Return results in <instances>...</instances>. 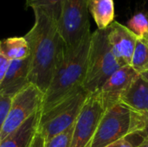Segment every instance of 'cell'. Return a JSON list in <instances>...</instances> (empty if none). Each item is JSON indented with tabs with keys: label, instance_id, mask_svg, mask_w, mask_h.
I'll return each instance as SVG.
<instances>
[{
	"label": "cell",
	"instance_id": "5",
	"mask_svg": "<svg viewBox=\"0 0 148 147\" xmlns=\"http://www.w3.org/2000/svg\"><path fill=\"white\" fill-rule=\"evenodd\" d=\"M88 0H62L58 28L66 47H72L90 34Z\"/></svg>",
	"mask_w": 148,
	"mask_h": 147
},
{
	"label": "cell",
	"instance_id": "26",
	"mask_svg": "<svg viewBox=\"0 0 148 147\" xmlns=\"http://www.w3.org/2000/svg\"><path fill=\"white\" fill-rule=\"evenodd\" d=\"M142 75H143V76H144V77H145V78H146V79L148 81V72L145 73V74H142Z\"/></svg>",
	"mask_w": 148,
	"mask_h": 147
},
{
	"label": "cell",
	"instance_id": "10",
	"mask_svg": "<svg viewBox=\"0 0 148 147\" xmlns=\"http://www.w3.org/2000/svg\"><path fill=\"white\" fill-rule=\"evenodd\" d=\"M138 75L130 65H127L120 68L107 80L98 91L105 109L120 102L122 94Z\"/></svg>",
	"mask_w": 148,
	"mask_h": 147
},
{
	"label": "cell",
	"instance_id": "24",
	"mask_svg": "<svg viewBox=\"0 0 148 147\" xmlns=\"http://www.w3.org/2000/svg\"><path fill=\"white\" fill-rule=\"evenodd\" d=\"M106 147H134L133 145L127 139V138L121 139L119 140H116Z\"/></svg>",
	"mask_w": 148,
	"mask_h": 147
},
{
	"label": "cell",
	"instance_id": "4",
	"mask_svg": "<svg viewBox=\"0 0 148 147\" xmlns=\"http://www.w3.org/2000/svg\"><path fill=\"white\" fill-rule=\"evenodd\" d=\"M89 94L82 87L46 113H41L37 132L42 135L45 142L75 124Z\"/></svg>",
	"mask_w": 148,
	"mask_h": 147
},
{
	"label": "cell",
	"instance_id": "16",
	"mask_svg": "<svg viewBox=\"0 0 148 147\" xmlns=\"http://www.w3.org/2000/svg\"><path fill=\"white\" fill-rule=\"evenodd\" d=\"M130 66L139 75L148 72V41L147 37L138 38Z\"/></svg>",
	"mask_w": 148,
	"mask_h": 147
},
{
	"label": "cell",
	"instance_id": "1",
	"mask_svg": "<svg viewBox=\"0 0 148 147\" xmlns=\"http://www.w3.org/2000/svg\"><path fill=\"white\" fill-rule=\"evenodd\" d=\"M33 11L34 24L24 36L30 50L29 82L45 94L66 45L58 28L59 14L42 8Z\"/></svg>",
	"mask_w": 148,
	"mask_h": 147
},
{
	"label": "cell",
	"instance_id": "7",
	"mask_svg": "<svg viewBox=\"0 0 148 147\" xmlns=\"http://www.w3.org/2000/svg\"><path fill=\"white\" fill-rule=\"evenodd\" d=\"M43 95L44 94L37 87L30 83L13 97L9 114L0 132V141L14 133L40 110Z\"/></svg>",
	"mask_w": 148,
	"mask_h": 147
},
{
	"label": "cell",
	"instance_id": "3",
	"mask_svg": "<svg viewBox=\"0 0 148 147\" xmlns=\"http://www.w3.org/2000/svg\"><path fill=\"white\" fill-rule=\"evenodd\" d=\"M121 67L112 51L107 30L97 29L92 32L83 88L89 94L98 92L107 80Z\"/></svg>",
	"mask_w": 148,
	"mask_h": 147
},
{
	"label": "cell",
	"instance_id": "14",
	"mask_svg": "<svg viewBox=\"0 0 148 147\" xmlns=\"http://www.w3.org/2000/svg\"><path fill=\"white\" fill-rule=\"evenodd\" d=\"M88 4L98 29H106L114 21V0H88Z\"/></svg>",
	"mask_w": 148,
	"mask_h": 147
},
{
	"label": "cell",
	"instance_id": "6",
	"mask_svg": "<svg viewBox=\"0 0 148 147\" xmlns=\"http://www.w3.org/2000/svg\"><path fill=\"white\" fill-rule=\"evenodd\" d=\"M105 111L99 93L90 94L74 124L69 147H92L97 127Z\"/></svg>",
	"mask_w": 148,
	"mask_h": 147
},
{
	"label": "cell",
	"instance_id": "11",
	"mask_svg": "<svg viewBox=\"0 0 148 147\" xmlns=\"http://www.w3.org/2000/svg\"><path fill=\"white\" fill-rule=\"evenodd\" d=\"M30 55L23 60L10 61L6 75L0 84V93L15 96L30 84Z\"/></svg>",
	"mask_w": 148,
	"mask_h": 147
},
{
	"label": "cell",
	"instance_id": "19",
	"mask_svg": "<svg viewBox=\"0 0 148 147\" xmlns=\"http://www.w3.org/2000/svg\"><path fill=\"white\" fill-rule=\"evenodd\" d=\"M62 0H25L26 7L36 9V8H42L49 9L56 11L60 15L61 4Z\"/></svg>",
	"mask_w": 148,
	"mask_h": 147
},
{
	"label": "cell",
	"instance_id": "21",
	"mask_svg": "<svg viewBox=\"0 0 148 147\" xmlns=\"http://www.w3.org/2000/svg\"><path fill=\"white\" fill-rule=\"evenodd\" d=\"M13 96L0 93V132L9 114Z\"/></svg>",
	"mask_w": 148,
	"mask_h": 147
},
{
	"label": "cell",
	"instance_id": "12",
	"mask_svg": "<svg viewBox=\"0 0 148 147\" xmlns=\"http://www.w3.org/2000/svg\"><path fill=\"white\" fill-rule=\"evenodd\" d=\"M120 102L132 110L148 111V81L139 75L122 94Z\"/></svg>",
	"mask_w": 148,
	"mask_h": 147
},
{
	"label": "cell",
	"instance_id": "18",
	"mask_svg": "<svg viewBox=\"0 0 148 147\" xmlns=\"http://www.w3.org/2000/svg\"><path fill=\"white\" fill-rule=\"evenodd\" d=\"M138 38L147 37L148 35V13L134 14L126 25Z\"/></svg>",
	"mask_w": 148,
	"mask_h": 147
},
{
	"label": "cell",
	"instance_id": "25",
	"mask_svg": "<svg viewBox=\"0 0 148 147\" xmlns=\"http://www.w3.org/2000/svg\"><path fill=\"white\" fill-rule=\"evenodd\" d=\"M135 147H148V142H147V141H141L140 144H139L137 146Z\"/></svg>",
	"mask_w": 148,
	"mask_h": 147
},
{
	"label": "cell",
	"instance_id": "9",
	"mask_svg": "<svg viewBox=\"0 0 148 147\" xmlns=\"http://www.w3.org/2000/svg\"><path fill=\"white\" fill-rule=\"evenodd\" d=\"M108 40L121 65H130L138 37L126 26L114 21L107 29Z\"/></svg>",
	"mask_w": 148,
	"mask_h": 147
},
{
	"label": "cell",
	"instance_id": "22",
	"mask_svg": "<svg viewBox=\"0 0 148 147\" xmlns=\"http://www.w3.org/2000/svg\"><path fill=\"white\" fill-rule=\"evenodd\" d=\"M9 64H10V61L3 55V53L0 50V84L6 75L7 69L9 68Z\"/></svg>",
	"mask_w": 148,
	"mask_h": 147
},
{
	"label": "cell",
	"instance_id": "23",
	"mask_svg": "<svg viewBox=\"0 0 148 147\" xmlns=\"http://www.w3.org/2000/svg\"><path fill=\"white\" fill-rule=\"evenodd\" d=\"M45 144H46V142H45L44 138L36 130V133L34 134V136H33V138H32V139H31V141H30L28 147H45Z\"/></svg>",
	"mask_w": 148,
	"mask_h": 147
},
{
	"label": "cell",
	"instance_id": "2",
	"mask_svg": "<svg viewBox=\"0 0 148 147\" xmlns=\"http://www.w3.org/2000/svg\"><path fill=\"white\" fill-rule=\"evenodd\" d=\"M91 34L87 35L80 42L65 47L56 65L52 81L45 92L41 105V113L70 96L83 87L91 44Z\"/></svg>",
	"mask_w": 148,
	"mask_h": 147
},
{
	"label": "cell",
	"instance_id": "17",
	"mask_svg": "<svg viewBox=\"0 0 148 147\" xmlns=\"http://www.w3.org/2000/svg\"><path fill=\"white\" fill-rule=\"evenodd\" d=\"M129 135H138L142 141L148 142V111L130 109Z\"/></svg>",
	"mask_w": 148,
	"mask_h": 147
},
{
	"label": "cell",
	"instance_id": "13",
	"mask_svg": "<svg viewBox=\"0 0 148 147\" xmlns=\"http://www.w3.org/2000/svg\"><path fill=\"white\" fill-rule=\"evenodd\" d=\"M41 111L29 117L18 129L0 141V147H28L38 126Z\"/></svg>",
	"mask_w": 148,
	"mask_h": 147
},
{
	"label": "cell",
	"instance_id": "27",
	"mask_svg": "<svg viewBox=\"0 0 148 147\" xmlns=\"http://www.w3.org/2000/svg\"><path fill=\"white\" fill-rule=\"evenodd\" d=\"M147 41H148V35L147 36Z\"/></svg>",
	"mask_w": 148,
	"mask_h": 147
},
{
	"label": "cell",
	"instance_id": "15",
	"mask_svg": "<svg viewBox=\"0 0 148 147\" xmlns=\"http://www.w3.org/2000/svg\"><path fill=\"white\" fill-rule=\"evenodd\" d=\"M0 50L9 61L23 60L29 56V46L24 36H14L0 41Z\"/></svg>",
	"mask_w": 148,
	"mask_h": 147
},
{
	"label": "cell",
	"instance_id": "20",
	"mask_svg": "<svg viewBox=\"0 0 148 147\" xmlns=\"http://www.w3.org/2000/svg\"><path fill=\"white\" fill-rule=\"evenodd\" d=\"M73 126L74 125L66 131L47 141L45 144V147H69L72 138Z\"/></svg>",
	"mask_w": 148,
	"mask_h": 147
},
{
	"label": "cell",
	"instance_id": "8",
	"mask_svg": "<svg viewBox=\"0 0 148 147\" xmlns=\"http://www.w3.org/2000/svg\"><path fill=\"white\" fill-rule=\"evenodd\" d=\"M130 109L119 102L106 109L97 127L92 147H106L129 136Z\"/></svg>",
	"mask_w": 148,
	"mask_h": 147
}]
</instances>
